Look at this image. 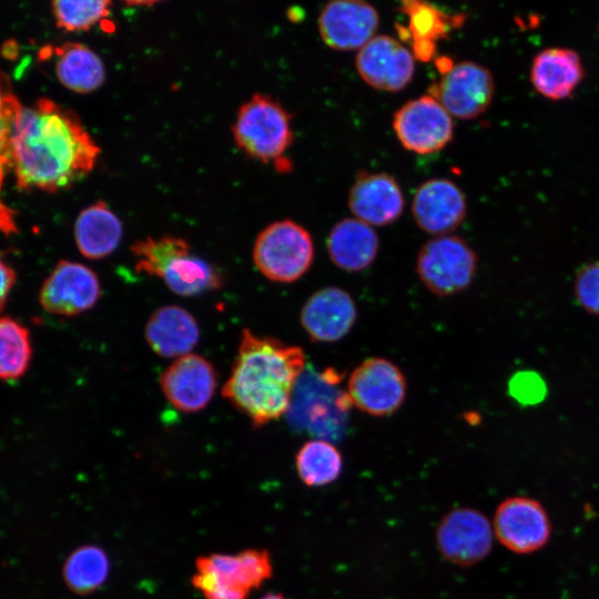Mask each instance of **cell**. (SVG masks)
<instances>
[{"label": "cell", "instance_id": "obj_1", "mask_svg": "<svg viewBox=\"0 0 599 599\" xmlns=\"http://www.w3.org/2000/svg\"><path fill=\"white\" fill-rule=\"evenodd\" d=\"M9 149L17 185L24 191L65 189L85 176L100 154L79 116L47 98L22 106Z\"/></svg>", "mask_w": 599, "mask_h": 599}, {"label": "cell", "instance_id": "obj_2", "mask_svg": "<svg viewBox=\"0 0 599 599\" xmlns=\"http://www.w3.org/2000/svg\"><path fill=\"white\" fill-rule=\"evenodd\" d=\"M304 366L305 354L300 346L244 328L222 396L254 427L265 426L288 412Z\"/></svg>", "mask_w": 599, "mask_h": 599}, {"label": "cell", "instance_id": "obj_3", "mask_svg": "<svg viewBox=\"0 0 599 599\" xmlns=\"http://www.w3.org/2000/svg\"><path fill=\"white\" fill-rule=\"evenodd\" d=\"M195 568L192 583L205 599H247L273 571L270 554L261 549L202 556Z\"/></svg>", "mask_w": 599, "mask_h": 599}, {"label": "cell", "instance_id": "obj_4", "mask_svg": "<svg viewBox=\"0 0 599 599\" xmlns=\"http://www.w3.org/2000/svg\"><path fill=\"white\" fill-rule=\"evenodd\" d=\"M232 132L243 152L265 163L282 159L293 141L290 113L262 93L240 108Z\"/></svg>", "mask_w": 599, "mask_h": 599}, {"label": "cell", "instance_id": "obj_5", "mask_svg": "<svg viewBox=\"0 0 599 599\" xmlns=\"http://www.w3.org/2000/svg\"><path fill=\"white\" fill-rule=\"evenodd\" d=\"M314 244L309 232L292 220L268 224L256 237L253 261L270 281L293 283L311 267Z\"/></svg>", "mask_w": 599, "mask_h": 599}, {"label": "cell", "instance_id": "obj_6", "mask_svg": "<svg viewBox=\"0 0 599 599\" xmlns=\"http://www.w3.org/2000/svg\"><path fill=\"white\" fill-rule=\"evenodd\" d=\"M477 270V255L457 235H440L427 241L419 250L416 272L433 294L446 297L465 291Z\"/></svg>", "mask_w": 599, "mask_h": 599}, {"label": "cell", "instance_id": "obj_7", "mask_svg": "<svg viewBox=\"0 0 599 599\" xmlns=\"http://www.w3.org/2000/svg\"><path fill=\"white\" fill-rule=\"evenodd\" d=\"M406 390V378L397 365L383 357H370L352 372L345 394L361 412L383 417L402 406Z\"/></svg>", "mask_w": 599, "mask_h": 599}, {"label": "cell", "instance_id": "obj_8", "mask_svg": "<svg viewBox=\"0 0 599 599\" xmlns=\"http://www.w3.org/2000/svg\"><path fill=\"white\" fill-rule=\"evenodd\" d=\"M495 91L491 72L474 61L453 64L428 94L451 115L470 120L483 114L490 105Z\"/></svg>", "mask_w": 599, "mask_h": 599}, {"label": "cell", "instance_id": "obj_9", "mask_svg": "<svg viewBox=\"0 0 599 599\" xmlns=\"http://www.w3.org/2000/svg\"><path fill=\"white\" fill-rule=\"evenodd\" d=\"M493 530L505 548L518 555H529L547 545L552 528L549 515L539 500L514 496L497 507Z\"/></svg>", "mask_w": 599, "mask_h": 599}, {"label": "cell", "instance_id": "obj_10", "mask_svg": "<svg viewBox=\"0 0 599 599\" xmlns=\"http://www.w3.org/2000/svg\"><path fill=\"white\" fill-rule=\"evenodd\" d=\"M393 128L400 144L418 154L444 149L454 134L451 115L429 94L402 105L394 114Z\"/></svg>", "mask_w": 599, "mask_h": 599}, {"label": "cell", "instance_id": "obj_11", "mask_svg": "<svg viewBox=\"0 0 599 599\" xmlns=\"http://www.w3.org/2000/svg\"><path fill=\"white\" fill-rule=\"evenodd\" d=\"M494 530L488 518L470 507L455 508L445 515L436 531L440 555L460 567L485 559L493 548Z\"/></svg>", "mask_w": 599, "mask_h": 599}, {"label": "cell", "instance_id": "obj_12", "mask_svg": "<svg viewBox=\"0 0 599 599\" xmlns=\"http://www.w3.org/2000/svg\"><path fill=\"white\" fill-rule=\"evenodd\" d=\"M101 297L100 280L88 266L62 260L40 290V304L49 313L75 316L91 309Z\"/></svg>", "mask_w": 599, "mask_h": 599}, {"label": "cell", "instance_id": "obj_13", "mask_svg": "<svg viewBox=\"0 0 599 599\" xmlns=\"http://www.w3.org/2000/svg\"><path fill=\"white\" fill-rule=\"evenodd\" d=\"M359 77L369 87L397 92L412 81L415 72V57L393 37L380 34L363 45L355 59Z\"/></svg>", "mask_w": 599, "mask_h": 599}, {"label": "cell", "instance_id": "obj_14", "mask_svg": "<svg viewBox=\"0 0 599 599\" xmlns=\"http://www.w3.org/2000/svg\"><path fill=\"white\" fill-rule=\"evenodd\" d=\"M378 24L377 10L361 0H333L317 20L323 42L337 51L359 50L375 37Z\"/></svg>", "mask_w": 599, "mask_h": 599}, {"label": "cell", "instance_id": "obj_15", "mask_svg": "<svg viewBox=\"0 0 599 599\" xmlns=\"http://www.w3.org/2000/svg\"><path fill=\"white\" fill-rule=\"evenodd\" d=\"M217 375L213 365L191 353L176 358L160 377L166 399L184 413L204 409L215 393Z\"/></svg>", "mask_w": 599, "mask_h": 599}, {"label": "cell", "instance_id": "obj_16", "mask_svg": "<svg viewBox=\"0 0 599 599\" xmlns=\"http://www.w3.org/2000/svg\"><path fill=\"white\" fill-rule=\"evenodd\" d=\"M357 309L353 297L337 286L313 293L301 309L300 321L313 342L333 343L353 328Z\"/></svg>", "mask_w": 599, "mask_h": 599}, {"label": "cell", "instance_id": "obj_17", "mask_svg": "<svg viewBox=\"0 0 599 599\" xmlns=\"http://www.w3.org/2000/svg\"><path fill=\"white\" fill-rule=\"evenodd\" d=\"M465 194L447 179H430L419 185L412 213L420 230L433 235H447L466 216Z\"/></svg>", "mask_w": 599, "mask_h": 599}, {"label": "cell", "instance_id": "obj_18", "mask_svg": "<svg viewBox=\"0 0 599 599\" xmlns=\"http://www.w3.org/2000/svg\"><path fill=\"white\" fill-rule=\"evenodd\" d=\"M404 203L399 184L386 173H361L348 194L351 212L370 226L395 222L403 213Z\"/></svg>", "mask_w": 599, "mask_h": 599}, {"label": "cell", "instance_id": "obj_19", "mask_svg": "<svg viewBox=\"0 0 599 599\" xmlns=\"http://www.w3.org/2000/svg\"><path fill=\"white\" fill-rule=\"evenodd\" d=\"M145 339L159 356L171 358L190 354L200 339L194 316L177 305L158 308L146 322Z\"/></svg>", "mask_w": 599, "mask_h": 599}, {"label": "cell", "instance_id": "obj_20", "mask_svg": "<svg viewBox=\"0 0 599 599\" xmlns=\"http://www.w3.org/2000/svg\"><path fill=\"white\" fill-rule=\"evenodd\" d=\"M39 57L42 61L53 60L58 80L69 90L89 93L99 89L105 80V68L100 57L81 43L45 45Z\"/></svg>", "mask_w": 599, "mask_h": 599}, {"label": "cell", "instance_id": "obj_21", "mask_svg": "<svg viewBox=\"0 0 599 599\" xmlns=\"http://www.w3.org/2000/svg\"><path fill=\"white\" fill-rule=\"evenodd\" d=\"M585 77L578 53L566 48H549L535 55L530 69L534 88L545 98H569Z\"/></svg>", "mask_w": 599, "mask_h": 599}, {"label": "cell", "instance_id": "obj_22", "mask_svg": "<svg viewBox=\"0 0 599 599\" xmlns=\"http://www.w3.org/2000/svg\"><path fill=\"white\" fill-rule=\"evenodd\" d=\"M326 245L334 265L346 272H359L376 258L379 241L370 225L348 217L332 227Z\"/></svg>", "mask_w": 599, "mask_h": 599}, {"label": "cell", "instance_id": "obj_23", "mask_svg": "<svg viewBox=\"0 0 599 599\" xmlns=\"http://www.w3.org/2000/svg\"><path fill=\"white\" fill-rule=\"evenodd\" d=\"M123 227L105 202L99 201L80 212L74 237L80 253L90 260H102L119 246Z\"/></svg>", "mask_w": 599, "mask_h": 599}, {"label": "cell", "instance_id": "obj_24", "mask_svg": "<svg viewBox=\"0 0 599 599\" xmlns=\"http://www.w3.org/2000/svg\"><path fill=\"white\" fill-rule=\"evenodd\" d=\"M399 10L408 17V26L402 28V32L412 41L414 57L424 62L434 57L436 42L463 20L424 1H403Z\"/></svg>", "mask_w": 599, "mask_h": 599}, {"label": "cell", "instance_id": "obj_25", "mask_svg": "<svg viewBox=\"0 0 599 599\" xmlns=\"http://www.w3.org/2000/svg\"><path fill=\"white\" fill-rule=\"evenodd\" d=\"M161 278L166 286L181 296H194L220 288L223 274L205 260L190 254L173 260Z\"/></svg>", "mask_w": 599, "mask_h": 599}, {"label": "cell", "instance_id": "obj_26", "mask_svg": "<svg viewBox=\"0 0 599 599\" xmlns=\"http://www.w3.org/2000/svg\"><path fill=\"white\" fill-rule=\"evenodd\" d=\"M109 572V557L97 545H83L74 549L62 569L67 587L80 596L97 591L108 579Z\"/></svg>", "mask_w": 599, "mask_h": 599}, {"label": "cell", "instance_id": "obj_27", "mask_svg": "<svg viewBox=\"0 0 599 599\" xmlns=\"http://www.w3.org/2000/svg\"><path fill=\"white\" fill-rule=\"evenodd\" d=\"M295 466L300 479L308 487H322L335 481L343 468L339 450L324 439L306 441L296 453Z\"/></svg>", "mask_w": 599, "mask_h": 599}, {"label": "cell", "instance_id": "obj_28", "mask_svg": "<svg viewBox=\"0 0 599 599\" xmlns=\"http://www.w3.org/2000/svg\"><path fill=\"white\" fill-rule=\"evenodd\" d=\"M32 347L28 329L16 319L0 317V379H14L29 367Z\"/></svg>", "mask_w": 599, "mask_h": 599}, {"label": "cell", "instance_id": "obj_29", "mask_svg": "<svg viewBox=\"0 0 599 599\" xmlns=\"http://www.w3.org/2000/svg\"><path fill=\"white\" fill-rule=\"evenodd\" d=\"M131 252L136 260L138 272L161 277L173 260L190 254V245L184 238L173 235L158 238L148 236L135 241Z\"/></svg>", "mask_w": 599, "mask_h": 599}, {"label": "cell", "instance_id": "obj_30", "mask_svg": "<svg viewBox=\"0 0 599 599\" xmlns=\"http://www.w3.org/2000/svg\"><path fill=\"white\" fill-rule=\"evenodd\" d=\"M111 1L75 0L54 1L52 12L57 26L65 31H87L110 13Z\"/></svg>", "mask_w": 599, "mask_h": 599}, {"label": "cell", "instance_id": "obj_31", "mask_svg": "<svg viewBox=\"0 0 599 599\" xmlns=\"http://www.w3.org/2000/svg\"><path fill=\"white\" fill-rule=\"evenodd\" d=\"M22 106L13 94L9 80L0 72V152L9 159V162L10 135Z\"/></svg>", "mask_w": 599, "mask_h": 599}, {"label": "cell", "instance_id": "obj_32", "mask_svg": "<svg viewBox=\"0 0 599 599\" xmlns=\"http://www.w3.org/2000/svg\"><path fill=\"white\" fill-rule=\"evenodd\" d=\"M575 295L583 309L599 316V262L579 271L575 281Z\"/></svg>", "mask_w": 599, "mask_h": 599}, {"label": "cell", "instance_id": "obj_33", "mask_svg": "<svg viewBox=\"0 0 599 599\" xmlns=\"http://www.w3.org/2000/svg\"><path fill=\"white\" fill-rule=\"evenodd\" d=\"M510 394L519 402L534 403L545 393L542 380L530 373H519L509 383Z\"/></svg>", "mask_w": 599, "mask_h": 599}, {"label": "cell", "instance_id": "obj_34", "mask_svg": "<svg viewBox=\"0 0 599 599\" xmlns=\"http://www.w3.org/2000/svg\"><path fill=\"white\" fill-rule=\"evenodd\" d=\"M9 165V159L0 152V232L3 234H12L18 232L13 212L1 200V187L4 177V166Z\"/></svg>", "mask_w": 599, "mask_h": 599}, {"label": "cell", "instance_id": "obj_35", "mask_svg": "<svg viewBox=\"0 0 599 599\" xmlns=\"http://www.w3.org/2000/svg\"><path fill=\"white\" fill-rule=\"evenodd\" d=\"M14 283V270L0 257V312L6 306L8 296Z\"/></svg>", "mask_w": 599, "mask_h": 599}, {"label": "cell", "instance_id": "obj_36", "mask_svg": "<svg viewBox=\"0 0 599 599\" xmlns=\"http://www.w3.org/2000/svg\"><path fill=\"white\" fill-rule=\"evenodd\" d=\"M261 599H285L283 595L281 593H273V592H270V593H266L264 597H262Z\"/></svg>", "mask_w": 599, "mask_h": 599}]
</instances>
